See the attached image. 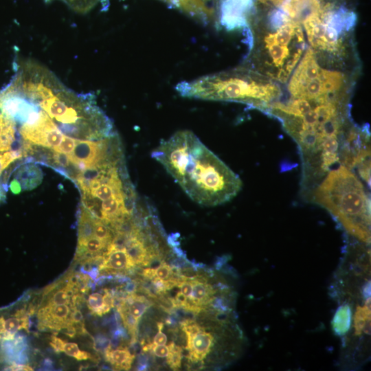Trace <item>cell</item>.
Listing matches in <instances>:
<instances>
[{
    "label": "cell",
    "instance_id": "7402d4cb",
    "mask_svg": "<svg viewBox=\"0 0 371 371\" xmlns=\"http://www.w3.org/2000/svg\"><path fill=\"white\" fill-rule=\"evenodd\" d=\"M94 236L109 244L113 239V232L109 225L95 216L94 221Z\"/></svg>",
    "mask_w": 371,
    "mask_h": 371
},
{
    "label": "cell",
    "instance_id": "603a6c76",
    "mask_svg": "<svg viewBox=\"0 0 371 371\" xmlns=\"http://www.w3.org/2000/svg\"><path fill=\"white\" fill-rule=\"evenodd\" d=\"M169 352L166 362L172 370H178L181 367L182 355V346L171 342L169 346Z\"/></svg>",
    "mask_w": 371,
    "mask_h": 371
},
{
    "label": "cell",
    "instance_id": "836d02e7",
    "mask_svg": "<svg viewBox=\"0 0 371 371\" xmlns=\"http://www.w3.org/2000/svg\"><path fill=\"white\" fill-rule=\"evenodd\" d=\"M10 188L14 194H18L21 191V186L16 179H14L10 183Z\"/></svg>",
    "mask_w": 371,
    "mask_h": 371
},
{
    "label": "cell",
    "instance_id": "8992f818",
    "mask_svg": "<svg viewBox=\"0 0 371 371\" xmlns=\"http://www.w3.org/2000/svg\"><path fill=\"white\" fill-rule=\"evenodd\" d=\"M319 74L320 69L314 53L311 49H308L291 78L289 86L291 94L299 98L306 84L319 78Z\"/></svg>",
    "mask_w": 371,
    "mask_h": 371
},
{
    "label": "cell",
    "instance_id": "ffe728a7",
    "mask_svg": "<svg viewBox=\"0 0 371 371\" xmlns=\"http://www.w3.org/2000/svg\"><path fill=\"white\" fill-rule=\"evenodd\" d=\"M87 305L91 313L98 316L107 313L111 309V307L106 303L104 294L98 292L89 295Z\"/></svg>",
    "mask_w": 371,
    "mask_h": 371
},
{
    "label": "cell",
    "instance_id": "e0dca14e",
    "mask_svg": "<svg viewBox=\"0 0 371 371\" xmlns=\"http://www.w3.org/2000/svg\"><path fill=\"white\" fill-rule=\"evenodd\" d=\"M77 289L72 281H69L66 286L52 293L46 300L44 305L69 304L73 306V301Z\"/></svg>",
    "mask_w": 371,
    "mask_h": 371
},
{
    "label": "cell",
    "instance_id": "44dd1931",
    "mask_svg": "<svg viewBox=\"0 0 371 371\" xmlns=\"http://www.w3.org/2000/svg\"><path fill=\"white\" fill-rule=\"evenodd\" d=\"M269 55L276 66H280L289 54L287 46H281L275 43H266Z\"/></svg>",
    "mask_w": 371,
    "mask_h": 371
},
{
    "label": "cell",
    "instance_id": "d6986e66",
    "mask_svg": "<svg viewBox=\"0 0 371 371\" xmlns=\"http://www.w3.org/2000/svg\"><path fill=\"white\" fill-rule=\"evenodd\" d=\"M273 108L283 113L300 117H302L312 109L309 102L304 98H297V100L286 105L279 103L275 104L273 105Z\"/></svg>",
    "mask_w": 371,
    "mask_h": 371
},
{
    "label": "cell",
    "instance_id": "e575fe53",
    "mask_svg": "<svg viewBox=\"0 0 371 371\" xmlns=\"http://www.w3.org/2000/svg\"><path fill=\"white\" fill-rule=\"evenodd\" d=\"M260 1L262 2L271 1L277 5H282L285 1V0H260Z\"/></svg>",
    "mask_w": 371,
    "mask_h": 371
},
{
    "label": "cell",
    "instance_id": "52a82bcc",
    "mask_svg": "<svg viewBox=\"0 0 371 371\" xmlns=\"http://www.w3.org/2000/svg\"><path fill=\"white\" fill-rule=\"evenodd\" d=\"M73 308L69 304L44 305L40 308L37 317L40 329L62 330L71 324L70 315Z\"/></svg>",
    "mask_w": 371,
    "mask_h": 371
},
{
    "label": "cell",
    "instance_id": "f546056e",
    "mask_svg": "<svg viewBox=\"0 0 371 371\" xmlns=\"http://www.w3.org/2000/svg\"><path fill=\"white\" fill-rule=\"evenodd\" d=\"M49 344L55 352H63L65 341L55 335H52L51 337V340H50Z\"/></svg>",
    "mask_w": 371,
    "mask_h": 371
},
{
    "label": "cell",
    "instance_id": "9a60e30c",
    "mask_svg": "<svg viewBox=\"0 0 371 371\" xmlns=\"http://www.w3.org/2000/svg\"><path fill=\"white\" fill-rule=\"evenodd\" d=\"M301 28L295 22L288 21L282 26L275 34H270L265 38V43H275L281 46H287L294 34Z\"/></svg>",
    "mask_w": 371,
    "mask_h": 371
},
{
    "label": "cell",
    "instance_id": "7a4b0ae2",
    "mask_svg": "<svg viewBox=\"0 0 371 371\" xmlns=\"http://www.w3.org/2000/svg\"><path fill=\"white\" fill-rule=\"evenodd\" d=\"M315 203L327 210L346 231L370 243V201L361 181L344 166L329 172L315 190Z\"/></svg>",
    "mask_w": 371,
    "mask_h": 371
},
{
    "label": "cell",
    "instance_id": "6da1fadb",
    "mask_svg": "<svg viewBox=\"0 0 371 371\" xmlns=\"http://www.w3.org/2000/svg\"><path fill=\"white\" fill-rule=\"evenodd\" d=\"M151 155L199 204L225 203L242 188L238 175L190 131L176 132L161 142Z\"/></svg>",
    "mask_w": 371,
    "mask_h": 371
},
{
    "label": "cell",
    "instance_id": "d6a6232c",
    "mask_svg": "<svg viewBox=\"0 0 371 371\" xmlns=\"http://www.w3.org/2000/svg\"><path fill=\"white\" fill-rule=\"evenodd\" d=\"M137 283L135 281L129 280L128 282L126 285L125 291L128 294L134 293L137 290Z\"/></svg>",
    "mask_w": 371,
    "mask_h": 371
},
{
    "label": "cell",
    "instance_id": "ac0fdd59",
    "mask_svg": "<svg viewBox=\"0 0 371 371\" xmlns=\"http://www.w3.org/2000/svg\"><path fill=\"white\" fill-rule=\"evenodd\" d=\"M124 302L129 313L139 320L152 303L146 297L134 293L128 294L124 297Z\"/></svg>",
    "mask_w": 371,
    "mask_h": 371
},
{
    "label": "cell",
    "instance_id": "277c9868",
    "mask_svg": "<svg viewBox=\"0 0 371 371\" xmlns=\"http://www.w3.org/2000/svg\"><path fill=\"white\" fill-rule=\"evenodd\" d=\"M16 129L21 140L52 149L60 144L65 135L41 106L34 119L16 125Z\"/></svg>",
    "mask_w": 371,
    "mask_h": 371
},
{
    "label": "cell",
    "instance_id": "7c38bea8",
    "mask_svg": "<svg viewBox=\"0 0 371 371\" xmlns=\"http://www.w3.org/2000/svg\"><path fill=\"white\" fill-rule=\"evenodd\" d=\"M15 122L0 109V153L10 150L19 140Z\"/></svg>",
    "mask_w": 371,
    "mask_h": 371
},
{
    "label": "cell",
    "instance_id": "8fae6325",
    "mask_svg": "<svg viewBox=\"0 0 371 371\" xmlns=\"http://www.w3.org/2000/svg\"><path fill=\"white\" fill-rule=\"evenodd\" d=\"M42 179L41 170L31 162L21 166L15 175V179L19 182L21 189L25 190L35 188L41 183Z\"/></svg>",
    "mask_w": 371,
    "mask_h": 371
},
{
    "label": "cell",
    "instance_id": "4316f807",
    "mask_svg": "<svg viewBox=\"0 0 371 371\" xmlns=\"http://www.w3.org/2000/svg\"><path fill=\"white\" fill-rule=\"evenodd\" d=\"M172 273V267L164 262L155 269V277L162 280H166L170 278Z\"/></svg>",
    "mask_w": 371,
    "mask_h": 371
},
{
    "label": "cell",
    "instance_id": "83f0119b",
    "mask_svg": "<svg viewBox=\"0 0 371 371\" xmlns=\"http://www.w3.org/2000/svg\"><path fill=\"white\" fill-rule=\"evenodd\" d=\"M150 351H152L155 356L164 358L167 357L169 352V347L166 345H155L151 343Z\"/></svg>",
    "mask_w": 371,
    "mask_h": 371
},
{
    "label": "cell",
    "instance_id": "f1b7e54d",
    "mask_svg": "<svg viewBox=\"0 0 371 371\" xmlns=\"http://www.w3.org/2000/svg\"><path fill=\"white\" fill-rule=\"evenodd\" d=\"M179 287L181 289V292L186 296L188 298H190L192 291V284L189 279L184 280L181 281Z\"/></svg>",
    "mask_w": 371,
    "mask_h": 371
},
{
    "label": "cell",
    "instance_id": "2e32d148",
    "mask_svg": "<svg viewBox=\"0 0 371 371\" xmlns=\"http://www.w3.org/2000/svg\"><path fill=\"white\" fill-rule=\"evenodd\" d=\"M319 78L322 80L324 96L339 91L344 81L342 74L326 69H320Z\"/></svg>",
    "mask_w": 371,
    "mask_h": 371
},
{
    "label": "cell",
    "instance_id": "3957f363",
    "mask_svg": "<svg viewBox=\"0 0 371 371\" xmlns=\"http://www.w3.org/2000/svg\"><path fill=\"white\" fill-rule=\"evenodd\" d=\"M180 95L207 100L235 101L256 104L269 102L278 94L272 85H262L249 72L234 70L180 82L175 87Z\"/></svg>",
    "mask_w": 371,
    "mask_h": 371
},
{
    "label": "cell",
    "instance_id": "5bb4252c",
    "mask_svg": "<svg viewBox=\"0 0 371 371\" xmlns=\"http://www.w3.org/2000/svg\"><path fill=\"white\" fill-rule=\"evenodd\" d=\"M94 216L82 204L80 205L78 213V242L84 241L94 236Z\"/></svg>",
    "mask_w": 371,
    "mask_h": 371
},
{
    "label": "cell",
    "instance_id": "ba28073f",
    "mask_svg": "<svg viewBox=\"0 0 371 371\" xmlns=\"http://www.w3.org/2000/svg\"><path fill=\"white\" fill-rule=\"evenodd\" d=\"M103 255L104 260L99 267L100 271H128L135 267L130 260L126 248H113L109 244L106 252Z\"/></svg>",
    "mask_w": 371,
    "mask_h": 371
},
{
    "label": "cell",
    "instance_id": "9c48e42d",
    "mask_svg": "<svg viewBox=\"0 0 371 371\" xmlns=\"http://www.w3.org/2000/svg\"><path fill=\"white\" fill-rule=\"evenodd\" d=\"M28 328L29 319L23 309L16 311L13 316L7 319L0 317V340L14 339L19 330H27Z\"/></svg>",
    "mask_w": 371,
    "mask_h": 371
},
{
    "label": "cell",
    "instance_id": "d4e9b609",
    "mask_svg": "<svg viewBox=\"0 0 371 371\" xmlns=\"http://www.w3.org/2000/svg\"><path fill=\"white\" fill-rule=\"evenodd\" d=\"M23 153L21 147L20 148L10 150L0 155V175L11 163L16 159L21 158Z\"/></svg>",
    "mask_w": 371,
    "mask_h": 371
},
{
    "label": "cell",
    "instance_id": "cb8c5ba5",
    "mask_svg": "<svg viewBox=\"0 0 371 371\" xmlns=\"http://www.w3.org/2000/svg\"><path fill=\"white\" fill-rule=\"evenodd\" d=\"M63 352L67 355L72 357L78 361L91 359L92 358L90 353L80 350L78 344L74 342L65 341Z\"/></svg>",
    "mask_w": 371,
    "mask_h": 371
},
{
    "label": "cell",
    "instance_id": "5b68a950",
    "mask_svg": "<svg viewBox=\"0 0 371 371\" xmlns=\"http://www.w3.org/2000/svg\"><path fill=\"white\" fill-rule=\"evenodd\" d=\"M253 0H221L220 23L228 30L247 25L246 16L252 8Z\"/></svg>",
    "mask_w": 371,
    "mask_h": 371
},
{
    "label": "cell",
    "instance_id": "484cf974",
    "mask_svg": "<svg viewBox=\"0 0 371 371\" xmlns=\"http://www.w3.org/2000/svg\"><path fill=\"white\" fill-rule=\"evenodd\" d=\"M77 139H78L64 135L60 144L54 148L53 150L58 153L69 155L73 151Z\"/></svg>",
    "mask_w": 371,
    "mask_h": 371
},
{
    "label": "cell",
    "instance_id": "30bf717a",
    "mask_svg": "<svg viewBox=\"0 0 371 371\" xmlns=\"http://www.w3.org/2000/svg\"><path fill=\"white\" fill-rule=\"evenodd\" d=\"M353 308L348 300L341 302L337 308L331 322L333 330L335 335L344 339L348 335L352 323Z\"/></svg>",
    "mask_w": 371,
    "mask_h": 371
},
{
    "label": "cell",
    "instance_id": "1f68e13d",
    "mask_svg": "<svg viewBox=\"0 0 371 371\" xmlns=\"http://www.w3.org/2000/svg\"><path fill=\"white\" fill-rule=\"evenodd\" d=\"M8 370H33V369L25 365L19 364V363H12L11 366L6 368Z\"/></svg>",
    "mask_w": 371,
    "mask_h": 371
},
{
    "label": "cell",
    "instance_id": "4dcf8cb0",
    "mask_svg": "<svg viewBox=\"0 0 371 371\" xmlns=\"http://www.w3.org/2000/svg\"><path fill=\"white\" fill-rule=\"evenodd\" d=\"M167 342V337L161 331H159L156 334L153 339V344L155 345H166Z\"/></svg>",
    "mask_w": 371,
    "mask_h": 371
},
{
    "label": "cell",
    "instance_id": "4fadbf2b",
    "mask_svg": "<svg viewBox=\"0 0 371 371\" xmlns=\"http://www.w3.org/2000/svg\"><path fill=\"white\" fill-rule=\"evenodd\" d=\"M105 359L115 368L119 370H128L135 358L127 348L112 349L110 345L104 350Z\"/></svg>",
    "mask_w": 371,
    "mask_h": 371
}]
</instances>
